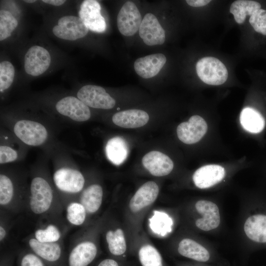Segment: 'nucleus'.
Masks as SVG:
<instances>
[{
    "label": "nucleus",
    "mask_w": 266,
    "mask_h": 266,
    "mask_svg": "<svg viewBox=\"0 0 266 266\" xmlns=\"http://www.w3.org/2000/svg\"><path fill=\"white\" fill-rule=\"evenodd\" d=\"M196 67L199 78L207 84L221 85L228 79V72L226 66L216 58L203 57L198 61Z\"/></svg>",
    "instance_id": "1"
},
{
    "label": "nucleus",
    "mask_w": 266,
    "mask_h": 266,
    "mask_svg": "<svg viewBox=\"0 0 266 266\" xmlns=\"http://www.w3.org/2000/svg\"><path fill=\"white\" fill-rule=\"evenodd\" d=\"M139 258L142 266H163L161 255L150 245H145L139 251Z\"/></svg>",
    "instance_id": "29"
},
{
    "label": "nucleus",
    "mask_w": 266,
    "mask_h": 266,
    "mask_svg": "<svg viewBox=\"0 0 266 266\" xmlns=\"http://www.w3.org/2000/svg\"><path fill=\"white\" fill-rule=\"evenodd\" d=\"M147 112L140 109H129L115 113L112 118L113 122L124 128H136L143 126L148 122Z\"/></svg>",
    "instance_id": "19"
},
{
    "label": "nucleus",
    "mask_w": 266,
    "mask_h": 266,
    "mask_svg": "<svg viewBox=\"0 0 266 266\" xmlns=\"http://www.w3.org/2000/svg\"><path fill=\"white\" fill-rule=\"evenodd\" d=\"M34 235L41 242H56L60 238L61 233L55 226L49 225L45 229L37 230Z\"/></svg>",
    "instance_id": "34"
},
{
    "label": "nucleus",
    "mask_w": 266,
    "mask_h": 266,
    "mask_svg": "<svg viewBox=\"0 0 266 266\" xmlns=\"http://www.w3.org/2000/svg\"><path fill=\"white\" fill-rule=\"evenodd\" d=\"M240 122L244 130L254 133L262 132L265 126V119L261 113L249 107H245L241 111Z\"/></svg>",
    "instance_id": "24"
},
{
    "label": "nucleus",
    "mask_w": 266,
    "mask_h": 266,
    "mask_svg": "<svg viewBox=\"0 0 266 266\" xmlns=\"http://www.w3.org/2000/svg\"><path fill=\"white\" fill-rule=\"evenodd\" d=\"M98 266H119L117 263L112 259H107L102 261Z\"/></svg>",
    "instance_id": "39"
},
{
    "label": "nucleus",
    "mask_w": 266,
    "mask_h": 266,
    "mask_svg": "<svg viewBox=\"0 0 266 266\" xmlns=\"http://www.w3.org/2000/svg\"><path fill=\"white\" fill-rule=\"evenodd\" d=\"M15 135L24 143L31 146H39L47 139L48 133L41 124L27 120L17 121L14 126Z\"/></svg>",
    "instance_id": "3"
},
{
    "label": "nucleus",
    "mask_w": 266,
    "mask_h": 266,
    "mask_svg": "<svg viewBox=\"0 0 266 266\" xmlns=\"http://www.w3.org/2000/svg\"><path fill=\"white\" fill-rule=\"evenodd\" d=\"M86 212L85 207L81 203L72 202L66 208V218L70 224L79 226L84 222Z\"/></svg>",
    "instance_id": "31"
},
{
    "label": "nucleus",
    "mask_w": 266,
    "mask_h": 266,
    "mask_svg": "<svg viewBox=\"0 0 266 266\" xmlns=\"http://www.w3.org/2000/svg\"><path fill=\"white\" fill-rule=\"evenodd\" d=\"M14 194L13 184L11 179L3 174L0 175V204H8L12 200Z\"/></svg>",
    "instance_id": "33"
},
{
    "label": "nucleus",
    "mask_w": 266,
    "mask_h": 266,
    "mask_svg": "<svg viewBox=\"0 0 266 266\" xmlns=\"http://www.w3.org/2000/svg\"><path fill=\"white\" fill-rule=\"evenodd\" d=\"M142 20L140 13L135 4L132 1H127L117 15V27L123 35L132 36L139 30Z\"/></svg>",
    "instance_id": "6"
},
{
    "label": "nucleus",
    "mask_w": 266,
    "mask_h": 266,
    "mask_svg": "<svg viewBox=\"0 0 266 266\" xmlns=\"http://www.w3.org/2000/svg\"><path fill=\"white\" fill-rule=\"evenodd\" d=\"M100 10V5L97 0H86L81 4L78 14L89 30L97 33L105 31L106 22Z\"/></svg>",
    "instance_id": "9"
},
{
    "label": "nucleus",
    "mask_w": 266,
    "mask_h": 266,
    "mask_svg": "<svg viewBox=\"0 0 266 266\" xmlns=\"http://www.w3.org/2000/svg\"><path fill=\"white\" fill-rule=\"evenodd\" d=\"M142 163L144 167L154 176H163L172 170L173 163L166 154L157 151L148 152L143 156Z\"/></svg>",
    "instance_id": "14"
},
{
    "label": "nucleus",
    "mask_w": 266,
    "mask_h": 266,
    "mask_svg": "<svg viewBox=\"0 0 266 266\" xmlns=\"http://www.w3.org/2000/svg\"><path fill=\"white\" fill-rule=\"evenodd\" d=\"M56 187L61 191L68 193H77L84 187L85 179L78 170L62 168L56 170L53 175Z\"/></svg>",
    "instance_id": "10"
},
{
    "label": "nucleus",
    "mask_w": 266,
    "mask_h": 266,
    "mask_svg": "<svg viewBox=\"0 0 266 266\" xmlns=\"http://www.w3.org/2000/svg\"><path fill=\"white\" fill-rule=\"evenodd\" d=\"M166 56L162 53H156L139 58L134 63L136 73L143 78L156 76L165 65Z\"/></svg>",
    "instance_id": "16"
},
{
    "label": "nucleus",
    "mask_w": 266,
    "mask_h": 266,
    "mask_svg": "<svg viewBox=\"0 0 266 266\" xmlns=\"http://www.w3.org/2000/svg\"><path fill=\"white\" fill-rule=\"evenodd\" d=\"M106 239L110 252L114 255H121L126 250V240L123 231L118 229L114 232L109 231Z\"/></svg>",
    "instance_id": "28"
},
{
    "label": "nucleus",
    "mask_w": 266,
    "mask_h": 266,
    "mask_svg": "<svg viewBox=\"0 0 266 266\" xmlns=\"http://www.w3.org/2000/svg\"><path fill=\"white\" fill-rule=\"evenodd\" d=\"M105 151L109 161L114 165L119 166L126 160L129 149L127 141L123 138L115 136L108 140Z\"/></svg>",
    "instance_id": "22"
},
{
    "label": "nucleus",
    "mask_w": 266,
    "mask_h": 266,
    "mask_svg": "<svg viewBox=\"0 0 266 266\" xmlns=\"http://www.w3.org/2000/svg\"><path fill=\"white\" fill-rule=\"evenodd\" d=\"M88 31V28L79 17L72 15L60 18L52 30L57 37L71 41L84 37Z\"/></svg>",
    "instance_id": "5"
},
{
    "label": "nucleus",
    "mask_w": 266,
    "mask_h": 266,
    "mask_svg": "<svg viewBox=\"0 0 266 266\" xmlns=\"http://www.w3.org/2000/svg\"><path fill=\"white\" fill-rule=\"evenodd\" d=\"M186 2L193 7H200L208 4L211 0H187Z\"/></svg>",
    "instance_id": "38"
},
{
    "label": "nucleus",
    "mask_w": 266,
    "mask_h": 266,
    "mask_svg": "<svg viewBox=\"0 0 266 266\" xmlns=\"http://www.w3.org/2000/svg\"><path fill=\"white\" fill-rule=\"evenodd\" d=\"M18 157L17 152L12 148L6 146H0V163H7L15 161Z\"/></svg>",
    "instance_id": "36"
},
{
    "label": "nucleus",
    "mask_w": 266,
    "mask_h": 266,
    "mask_svg": "<svg viewBox=\"0 0 266 266\" xmlns=\"http://www.w3.org/2000/svg\"><path fill=\"white\" fill-rule=\"evenodd\" d=\"M24 2H27V3H33L34 2L36 1V0H24Z\"/></svg>",
    "instance_id": "42"
},
{
    "label": "nucleus",
    "mask_w": 266,
    "mask_h": 266,
    "mask_svg": "<svg viewBox=\"0 0 266 266\" xmlns=\"http://www.w3.org/2000/svg\"><path fill=\"white\" fill-rule=\"evenodd\" d=\"M18 24V21L8 11H0V40L9 37Z\"/></svg>",
    "instance_id": "30"
},
{
    "label": "nucleus",
    "mask_w": 266,
    "mask_h": 266,
    "mask_svg": "<svg viewBox=\"0 0 266 266\" xmlns=\"http://www.w3.org/2000/svg\"><path fill=\"white\" fill-rule=\"evenodd\" d=\"M225 174V169L223 166L208 165L198 168L193 174V180L198 188L206 189L221 182Z\"/></svg>",
    "instance_id": "15"
},
{
    "label": "nucleus",
    "mask_w": 266,
    "mask_h": 266,
    "mask_svg": "<svg viewBox=\"0 0 266 266\" xmlns=\"http://www.w3.org/2000/svg\"><path fill=\"white\" fill-rule=\"evenodd\" d=\"M97 253L96 245L90 241L81 242L70 251L68 257V266H88Z\"/></svg>",
    "instance_id": "18"
},
{
    "label": "nucleus",
    "mask_w": 266,
    "mask_h": 266,
    "mask_svg": "<svg viewBox=\"0 0 266 266\" xmlns=\"http://www.w3.org/2000/svg\"><path fill=\"white\" fill-rule=\"evenodd\" d=\"M195 207L202 216L196 221V225L198 228L204 231H209L219 226L220 215L216 204L209 200H200L197 202Z\"/></svg>",
    "instance_id": "13"
},
{
    "label": "nucleus",
    "mask_w": 266,
    "mask_h": 266,
    "mask_svg": "<svg viewBox=\"0 0 266 266\" xmlns=\"http://www.w3.org/2000/svg\"><path fill=\"white\" fill-rule=\"evenodd\" d=\"M42 1L55 6H60L64 4L66 0H42Z\"/></svg>",
    "instance_id": "40"
},
{
    "label": "nucleus",
    "mask_w": 266,
    "mask_h": 266,
    "mask_svg": "<svg viewBox=\"0 0 266 266\" xmlns=\"http://www.w3.org/2000/svg\"><path fill=\"white\" fill-rule=\"evenodd\" d=\"M178 251L182 256L199 262H206L210 258L205 248L189 238L183 239L180 242Z\"/></svg>",
    "instance_id": "23"
},
{
    "label": "nucleus",
    "mask_w": 266,
    "mask_h": 266,
    "mask_svg": "<svg viewBox=\"0 0 266 266\" xmlns=\"http://www.w3.org/2000/svg\"><path fill=\"white\" fill-rule=\"evenodd\" d=\"M29 205L32 211L36 214L46 212L50 207L53 199L52 189L44 178L33 179L30 186Z\"/></svg>",
    "instance_id": "2"
},
{
    "label": "nucleus",
    "mask_w": 266,
    "mask_h": 266,
    "mask_svg": "<svg viewBox=\"0 0 266 266\" xmlns=\"http://www.w3.org/2000/svg\"><path fill=\"white\" fill-rule=\"evenodd\" d=\"M20 266H46L40 258L33 253L24 254L21 258Z\"/></svg>",
    "instance_id": "37"
},
{
    "label": "nucleus",
    "mask_w": 266,
    "mask_h": 266,
    "mask_svg": "<svg viewBox=\"0 0 266 266\" xmlns=\"http://www.w3.org/2000/svg\"><path fill=\"white\" fill-rule=\"evenodd\" d=\"M51 63L49 52L38 45L32 46L26 52L24 58L26 72L32 76H37L43 73Z\"/></svg>",
    "instance_id": "7"
},
{
    "label": "nucleus",
    "mask_w": 266,
    "mask_h": 266,
    "mask_svg": "<svg viewBox=\"0 0 266 266\" xmlns=\"http://www.w3.org/2000/svg\"><path fill=\"white\" fill-rule=\"evenodd\" d=\"M77 97L87 106L95 108L109 109L115 105V100L103 88L97 85L83 86L78 90Z\"/></svg>",
    "instance_id": "4"
},
{
    "label": "nucleus",
    "mask_w": 266,
    "mask_h": 266,
    "mask_svg": "<svg viewBox=\"0 0 266 266\" xmlns=\"http://www.w3.org/2000/svg\"><path fill=\"white\" fill-rule=\"evenodd\" d=\"M244 231L251 240L266 242V215L256 214L249 217L244 223Z\"/></svg>",
    "instance_id": "21"
},
{
    "label": "nucleus",
    "mask_w": 266,
    "mask_h": 266,
    "mask_svg": "<svg viewBox=\"0 0 266 266\" xmlns=\"http://www.w3.org/2000/svg\"><path fill=\"white\" fill-rule=\"evenodd\" d=\"M207 125L200 116L194 115L188 121L180 124L176 129L177 134L182 142L194 144L200 141L206 133Z\"/></svg>",
    "instance_id": "8"
},
{
    "label": "nucleus",
    "mask_w": 266,
    "mask_h": 266,
    "mask_svg": "<svg viewBox=\"0 0 266 266\" xmlns=\"http://www.w3.org/2000/svg\"><path fill=\"white\" fill-rule=\"evenodd\" d=\"M103 191L98 184H93L86 188L81 193L80 199L81 203L87 212L94 213L100 207L102 200Z\"/></svg>",
    "instance_id": "25"
},
{
    "label": "nucleus",
    "mask_w": 266,
    "mask_h": 266,
    "mask_svg": "<svg viewBox=\"0 0 266 266\" xmlns=\"http://www.w3.org/2000/svg\"><path fill=\"white\" fill-rule=\"evenodd\" d=\"M15 75L13 65L9 61H4L0 64V91L3 92L12 84Z\"/></svg>",
    "instance_id": "32"
},
{
    "label": "nucleus",
    "mask_w": 266,
    "mask_h": 266,
    "mask_svg": "<svg viewBox=\"0 0 266 266\" xmlns=\"http://www.w3.org/2000/svg\"><path fill=\"white\" fill-rule=\"evenodd\" d=\"M56 108L61 114L77 122L87 121L91 117L89 107L79 99L72 96L66 97L59 100Z\"/></svg>",
    "instance_id": "12"
},
{
    "label": "nucleus",
    "mask_w": 266,
    "mask_h": 266,
    "mask_svg": "<svg viewBox=\"0 0 266 266\" xmlns=\"http://www.w3.org/2000/svg\"><path fill=\"white\" fill-rule=\"evenodd\" d=\"M159 192V187L155 182L148 181L143 184L130 200L131 210L136 212L150 205L157 199Z\"/></svg>",
    "instance_id": "17"
},
{
    "label": "nucleus",
    "mask_w": 266,
    "mask_h": 266,
    "mask_svg": "<svg viewBox=\"0 0 266 266\" xmlns=\"http://www.w3.org/2000/svg\"><path fill=\"white\" fill-rule=\"evenodd\" d=\"M6 231L4 228L0 226V240L1 241L4 238L6 235Z\"/></svg>",
    "instance_id": "41"
},
{
    "label": "nucleus",
    "mask_w": 266,
    "mask_h": 266,
    "mask_svg": "<svg viewBox=\"0 0 266 266\" xmlns=\"http://www.w3.org/2000/svg\"><path fill=\"white\" fill-rule=\"evenodd\" d=\"M29 245L33 253L47 262L54 263L61 258L62 249L56 242H41L33 238L29 240Z\"/></svg>",
    "instance_id": "20"
},
{
    "label": "nucleus",
    "mask_w": 266,
    "mask_h": 266,
    "mask_svg": "<svg viewBox=\"0 0 266 266\" xmlns=\"http://www.w3.org/2000/svg\"><path fill=\"white\" fill-rule=\"evenodd\" d=\"M140 37L147 45H161L165 41V32L156 17L147 13L142 20L139 29Z\"/></svg>",
    "instance_id": "11"
},
{
    "label": "nucleus",
    "mask_w": 266,
    "mask_h": 266,
    "mask_svg": "<svg viewBox=\"0 0 266 266\" xmlns=\"http://www.w3.org/2000/svg\"><path fill=\"white\" fill-rule=\"evenodd\" d=\"M249 23L256 32L266 35V10L261 8L255 11L250 16Z\"/></svg>",
    "instance_id": "35"
},
{
    "label": "nucleus",
    "mask_w": 266,
    "mask_h": 266,
    "mask_svg": "<svg viewBox=\"0 0 266 266\" xmlns=\"http://www.w3.org/2000/svg\"><path fill=\"white\" fill-rule=\"evenodd\" d=\"M153 213L149 219V227L155 233L165 236L172 231V219L165 212L154 210Z\"/></svg>",
    "instance_id": "27"
},
{
    "label": "nucleus",
    "mask_w": 266,
    "mask_h": 266,
    "mask_svg": "<svg viewBox=\"0 0 266 266\" xmlns=\"http://www.w3.org/2000/svg\"><path fill=\"white\" fill-rule=\"evenodd\" d=\"M261 8L260 3L257 1L237 0L232 3L230 12L233 15L236 22L241 24L245 21L247 15L251 16L255 11Z\"/></svg>",
    "instance_id": "26"
}]
</instances>
